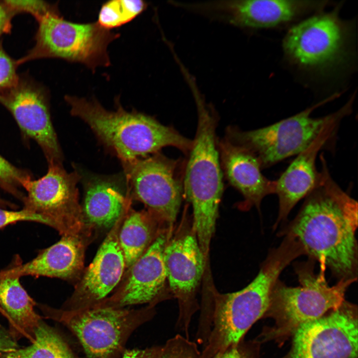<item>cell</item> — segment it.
<instances>
[{
	"instance_id": "e0dca14e",
	"label": "cell",
	"mask_w": 358,
	"mask_h": 358,
	"mask_svg": "<svg viewBox=\"0 0 358 358\" xmlns=\"http://www.w3.org/2000/svg\"><path fill=\"white\" fill-rule=\"evenodd\" d=\"M346 116L342 115L327 124L314 141L297 155L276 180L275 194L278 199V211L273 226V230L280 224L287 222L288 216L292 208L316 186L319 177V172L316 167L317 154Z\"/></svg>"
},
{
	"instance_id": "603a6c76",
	"label": "cell",
	"mask_w": 358,
	"mask_h": 358,
	"mask_svg": "<svg viewBox=\"0 0 358 358\" xmlns=\"http://www.w3.org/2000/svg\"><path fill=\"white\" fill-rule=\"evenodd\" d=\"M156 220L148 211L128 210L118 235L125 268H129L144 253L157 236Z\"/></svg>"
},
{
	"instance_id": "2e32d148",
	"label": "cell",
	"mask_w": 358,
	"mask_h": 358,
	"mask_svg": "<svg viewBox=\"0 0 358 358\" xmlns=\"http://www.w3.org/2000/svg\"><path fill=\"white\" fill-rule=\"evenodd\" d=\"M127 212H125L111 228L92 262L77 284L72 301L76 306H79L77 308L99 303L121 279L125 268V262L118 235Z\"/></svg>"
},
{
	"instance_id": "cb8c5ba5",
	"label": "cell",
	"mask_w": 358,
	"mask_h": 358,
	"mask_svg": "<svg viewBox=\"0 0 358 358\" xmlns=\"http://www.w3.org/2000/svg\"><path fill=\"white\" fill-rule=\"evenodd\" d=\"M31 345L4 354L0 358H73L62 339L41 321Z\"/></svg>"
},
{
	"instance_id": "d590c367",
	"label": "cell",
	"mask_w": 358,
	"mask_h": 358,
	"mask_svg": "<svg viewBox=\"0 0 358 358\" xmlns=\"http://www.w3.org/2000/svg\"><path fill=\"white\" fill-rule=\"evenodd\" d=\"M0 186L1 187H3V188H4V185L0 181Z\"/></svg>"
},
{
	"instance_id": "9a60e30c",
	"label": "cell",
	"mask_w": 358,
	"mask_h": 358,
	"mask_svg": "<svg viewBox=\"0 0 358 358\" xmlns=\"http://www.w3.org/2000/svg\"><path fill=\"white\" fill-rule=\"evenodd\" d=\"M0 103L11 112L23 132L39 144L48 163H62V154L43 87L27 76H19L13 86L0 93Z\"/></svg>"
},
{
	"instance_id": "6da1fadb",
	"label": "cell",
	"mask_w": 358,
	"mask_h": 358,
	"mask_svg": "<svg viewBox=\"0 0 358 358\" xmlns=\"http://www.w3.org/2000/svg\"><path fill=\"white\" fill-rule=\"evenodd\" d=\"M315 187L295 218L284 224L278 236L290 235L302 245L308 258L329 269L340 280L358 279V202L334 181L324 156Z\"/></svg>"
},
{
	"instance_id": "7c38bea8",
	"label": "cell",
	"mask_w": 358,
	"mask_h": 358,
	"mask_svg": "<svg viewBox=\"0 0 358 358\" xmlns=\"http://www.w3.org/2000/svg\"><path fill=\"white\" fill-rule=\"evenodd\" d=\"M328 0H235L195 2V12L242 28L260 29L295 24L323 11Z\"/></svg>"
},
{
	"instance_id": "d6a6232c",
	"label": "cell",
	"mask_w": 358,
	"mask_h": 358,
	"mask_svg": "<svg viewBox=\"0 0 358 358\" xmlns=\"http://www.w3.org/2000/svg\"><path fill=\"white\" fill-rule=\"evenodd\" d=\"M14 15L3 0H0V37L11 31V20Z\"/></svg>"
},
{
	"instance_id": "9c48e42d",
	"label": "cell",
	"mask_w": 358,
	"mask_h": 358,
	"mask_svg": "<svg viewBox=\"0 0 358 358\" xmlns=\"http://www.w3.org/2000/svg\"><path fill=\"white\" fill-rule=\"evenodd\" d=\"M185 162L160 152L123 164L131 198L143 203L158 221L175 222L182 196Z\"/></svg>"
},
{
	"instance_id": "ac0fdd59",
	"label": "cell",
	"mask_w": 358,
	"mask_h": 358,
	"mask_svg": "<svg viewBox=\"0 0 358 358\" xmlns=\"http://www.w3.org/2000/svg\"><path fill=\"white\" fill-rule=\"evenodd\" d=\"M167 231L159 233L144 253L129 268L128 276L110 301L101 305L116 308L151 302L162 291L167 279L163 261Z\"/></svg>"
},
{
	"instance_id": "4316f807",
	"label": "cell",
	"mask_w": 358,
	"mask_h": 358,
	"mask_svg": "<svg viewBox=\"0 0 358 358\" xmlns=\"http://www.w3.org/2000/svg\"><path fill=\"white\" fill-rule=\"evenodd\" d=\"M15 15L20 12L32 14L38 21L47 14L58 10L57 4L42 0H3Z\"/></svg>"
},
{
	"instance_id": "484cf974",
	"label": "cell",
	"mask_w": 358,
	"mask_h": 358,
	"mask_svg": "<svg viewBox=\"0 0 358 358\" xmlns=\"http://www.w3.org/2000/svg\"><path fill=\"white\" fill-rule=\"evenodd\" d=\"M160 358H201L196 344L180 335L169 340Z\"/></svg>"
},
{
	"instance_id": "7a4b0ae2",
	"label": "cell",
	"mask_w": 358,
	"mask_h": 358,
	"mask_svg": "<svg viewBox=\"0 0 358 358\" xmlns=\"http://www.w3.org/2000/svg\"><path fill=\"white\" fill-rule=\"evenodd\" d=\"M305 255L300 244L289 236L269 251L255 278L238 291L220 293L212 291V323L201 358H212L237 344L253 324L265 314L272 289L284 269Z\"/></svg>"
},
{
	"instance_id": "1f68e13d",
	"label": "cell",
	"mask_w": 358,
	"mask_h": 358,
	"mask_svg": "<svg viewBox=\"0 0 358 358\" xmlns=\"http://www.w3.org/2000/svg\"><path fill=\"white\" fill-rule=\"evenodd\" d=\"M163 347H156L144 350L125 351L122 358H160Z\"/></svg>"
},
{
	"instance_id": "d4e9b609",
	"label": "cell",
	"mask_w": 358,
	"mask_h": 358,
	"mask_svg": "<svg viewBox=\"0 0 358 358\" xmlns=\"http://www.w3.org/2000/svg\"><path fill=\"white\" fill-rule=\"evenodd\" d=\"M147 7L141 0H114L103 3L98 15L97 23L111 30L124 25L141 14Z\"/></svg>"
},
{
	"instance_id": "4dcf8cb0",
	"label": "cell",
	"mask_w": 358,
	"mask_h": 358,
	"mask_svg": "<svg viewBox=\"0 0 358 358\" xmlns=\"http://www.w3.org/2000/svg\"><path fill=\"white\" fill-rule=\"evenodd\" d=\"M212 358H253L250 350L242 339L237 344L229 346Z\"/></svg>"
},
{
	"instance_id": "836d02e7",
	"label": "cell",
	"mask_w": 358,
	"mask_h": 358,
	"mask_svg": "<svg viewBox=\"0 0 358 358\" xmlns=\"http://www.w3.org/2000/svg\"><path fill=\"white\" fill-rule=\"evenodd\" d=\"M17 349V346L11 335L0 327V356Z\"/></svg>"
},
{
	"instance_id": "5bb4252c",
	"label": "cell",
	"mask_w": 358,
	"mask_h": 358,
	"mask_svg": "<svg viewBox=\"0 0 358 358\" xmlns=\"http://www.w3.org/2000/svg\"><path fill=\"white\" fill-rule=\"evenodd\" d=\"M163 261L171 291L179 301L177 327L189 339L191 318L199 309L196 290L206 261L194 233L169 239L164 248Z\"/></svg>"
},
{
	"instance_id": "4fadbf2b",
	"label": "cell",
	"mask_w": 358,
	"mask_h": 358,
	"mask_svg": "<svg viewBox=\"0 0 358 358\" xmlns=\"http://www.w3.org/2000/svg\"><path fill=\"white\" fill-rule=\"evenodd\" d=\"M285 358H357V308L346 300L338 309L299 326Z\"/></svg>"
},
{
	"instance_id": "e575fe53",
	"label": "cell",
	"mask_w": 358,
	"mask_h": 358,
	"mask_svg": "<svg viewBox=\"0 0 358 358\" xmlns=\"http://www.w3.org/2000/svg\"><path fill=\"white\" fill-rule=\"evenodd\" d=\"M11 206V204H10L9 203L7 202V201H5V200H3L2 198L0 197V207H5V206Z\"/></svg>"
},
{
	"instance_id": "3957f363",
	"label": "cell",
	"mask_w": 358,
	"mask_h": 358,
	"mask_svg": "<svg viewBox=\"0 0 358 358\" xmlns=\"http://www.w3.org/2000/svg\"><path fill=\"white\" fill-rule=\"evenodd\" d=\"M73 116L86 123L99 141L120 160L122 165L159 151L168 146L188 155L193 140L154 117L124 109L116 100V109L108 110L95 99L66 95Z\"/></svg>"
},
{
	"instance_id": "277c9868",
	"label": "cell",
	"mask_w": 358,
	"mask_h": 358,
	"mask_svg": "<svg viewBox=\"0 0 358 358\" xmlns=\"http://www.w3.org/2000/svg\"><path fill=\"white\" fill-rule=\"evenodd\" d=\"M193 95L197 111V126L185 163L183 190L192 207V231L206 258L223 193V175L216 134L217 116L200 93Z\"/></svg>"
},
{
	"instance_id": "44dd1931",
	"label": "cell",
	"mask_w": 358,
	"mask_h": 358,
	"mask_svg": "<svg viewBox=\"0 0 358 358\" xmlns=\"http://www.w3.org/2000/svg\"><path fill=\"white\" fill-rule=\"evenodd\" d=\"M85 249L81 235H63L30 261L6 270L19 277L31 275L73 280L83 272Z\"/></svg>"
},
{
	"instance_id": "ba28073f",
	"label": "cell",
	"mask_w": 358,
	"mask_h": 358,
	"mask_svg": "<svg viewBox=\"0 0 358 358\" xmlns=\"http://www.w3.org/2000/svg\"><path fill=\"white\" fill-rule=\"evenodd\" d=\"M35 46L17 60L18 65L30 60L58 58L78 62L94 70L110 65L107 48L119 33L101 27L97 22L80 23L65 19L59 10L38 21Z\"/></svg>"
},
{
	"instance_id": "ffe728a7",
	"label": "cell",
	"mask_w": 358,
	"mask_h": 358,
	"mask_svg": "<svg viewBox=\"0 0 358 358\" xmlns=\"http://www.w3.org/2000/svg\"><path fill=\"white\" fill-rule=\"evenodd\" d=\"M79 171L84 189L82 208L85 222L94 227L112 228L131 207V197L124 175L123 178L84 175Z\"/></svg>"
},
{
	"instance_id": "5b68a950",
	"label": "cell",
	"mask_w": 358,
	"mask_h": 358,
	"mask_svg": "<svg viewBox=\"0 0 358 358\" xmlns=\"http://www.w3.org/2000/svg\"><path fill=\"white\" fill-rule=\"evenodd\" d=\"M315 263L308 258L293 264L299 286H287L279 279L274 284L265 314L273 318L275 324L265 339L293 334L300 325L338 309L345 301L346 291L356 281L341 280L329 286L325 271L315 272Z\"/></svg>"
},
{
	"instance_id": "7402d4cb",
	"label": "cell",
	"mask_w": 358,
	"mask_h": 358,
	"mask_svg": "<svg viewBox=\"0 0 358 358\" xmlns=\"http://www.w3.org/2000/svg\"><path fill=\"white\" fill-rule=\"evenodd\" d=\"M20 278L6 270L0 271V305L15 331L33 342L34 330L41 318L34 310L35 302L21 285Z\"/></svg>"
},
{
	"instance_id": "f1b7e54d",
	"label": "cell",
	"mask_w": 358,
	"mask_h": 358,
	"mask_svg": "<svg viewBox=\"0 0 358 358\" xmlns=\"http://www.w3.org/2000/svg\"><path fill=\"white\" fill-rule=\"evenodd\" d=\"M17 60L11 58L4 50L0 42V93L6 91L17 81Z\"/></svg>"
},
{
	"instance_id": "8fae6325",
	"label": "cell",
	"mask_w": 358,
	"mask_h": 358,
	"mask_svg": "<svg viewBox=\"0 0 358 358\" xmlns=\"http://www.w3.org/2000/svg\"><path fill=\"white\" fill-rule=\"evenodd\" d=\"M42 308L74 333L89 358H112L141 319L135 311L99 304L67 311Z\"/></svg>"
},
{
	"instance_id": "30bf717a",
	"label": "cell",
	"mask_w": 358,
	"mask_h": 358,
	"mask_svg": "<svg viewBox=\"0 0 358 358\" xmlns=\"http://www.w3.org/2000/svg\"><path fill=\"white\" fill-rule=\"evenodd\" d=\"M81 178L78 170L68 173L62 163H48L44 176L22 182L27 192L23 208L45 217L62 236L81 235L85 221L77 187Z\"/></svg>"
},
{
	"instance_id": "f546056e",
	"label": "cell",
	"mask_w": 358,
	"mask_h": 358,
	"mask_svg": "<svg viewBox=\"0 0 358 358\" xmlns=\"http://www.w3.org/2000/svg\"><path fill=\"white\" fill-rule=\"evenodd\" d=\"M20 221L35 222L51 226L50 222L45 217L24 208L19 211H13L0 207V229Z\"/></svg>"
},
{
	"instance_id": "d6986e66",
	"label": "cell",
	"mask_w": 358,
	"mask_h": 358,
	"mask_svg": "<svg viewBox=\"0 0 358 358\" xmlns=\"http://www.w3.org/2000/svg\"><path fill=\"white\" fill-rule=\"evenodd\" d=\"M218 147L223 175L243 197L240 207L259 209L265 197L275 194L276 180L263 175L259 162L246 149L225 137L218 141Z\"/></svg>"
},
{
	"instance_id": "52a82bcc",
	"label": "cell",
	"mask_w": 358,
	"mask_h": 358,
	"mask_svg": "<svg viewBox=\"0 0 358 358\" xmlns=\"http://www.w3.org/2000/svg\"><path fill=\"white\" fill-rule=\"evenodd\" d=\"M340 95V93H334L293 116L262 128L245 131L235 126L228 127L225 137L252 154L262 169L270 167L298 155L314 141L330 122L342 115L351 113L353 105L348 101L335 112L323 117L311 116L315 109Z\"/></svg>"
},
{
	"instance_id": "8992f818",
	"label": "cell",
	"mask_w": 358,
	"mask_h": 358,
	"mask_svg": "<svg viewBox=\"0 0 358 358\" xmlns=\"http://www.w3.org/2000/svg\"><path fill=\"white\" fill-rule=\"evenodd\" d=\"M340 6L314 13L293 24L282 40L284 58L302 72L323 75L351 57L354 24L339 16Z\"/></svg>"
},
{
	"instance_id": "83f0119b",
	"label": "cell",
	"mask_w": 358,
	"mask_h": 358,
	"mask_svg": "<svg viewBox=\"0 0 358 358\" xmlns=\"http://www.w3.org/2000/svg\"><path fill=\"white\" fill-rule=\"evenodd\" d=\"M30 178L26 172L16 168L0 155V181L7 187L8 191L23 200V196L16 187L21 186L22 182Z\"/></svg>"
}]
</instances>
